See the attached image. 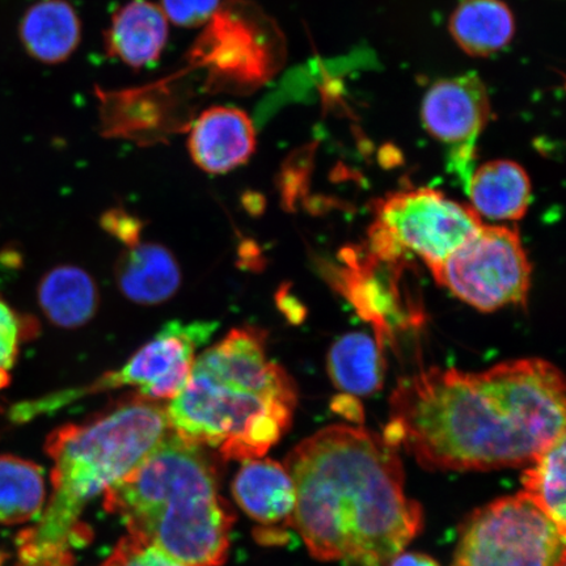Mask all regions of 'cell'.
<instances>
[{
  "label": "cell",
  "mask_w": 566,
  "mask_h": 566,
  "mask_svg": "<svg viewBox=\"0 0 566 566\" xmlns=\"http://www.w3.org/2000/svg\"><path fill=\"white\" fill-rule=\"evenodd\" d=\"M283 465L295 491L289 525L315 560L386 566L423 528L399 450L384 436L331 424L296 444Z\"/></svg>",
  "instance_id": "obj_1"
},
{
  "label": "cell",
  "mask_w": 566,
  "mask_h": 566,
  "mask_svg": "<svg viewBox=\"0 0 566 566\" xmlns=\"http://www.w3.org/2000/svg\"><path fill=\"white\" fill-rule=\"evenodd\" d=\"M565 433V415L505 367L421 370L389 399L385 440L423 470L520 469Z\"/></svg>",
  "instance_id": "obj_2"
},
{
  "label": "cell",
  "mask_w": 566,
  "mask_h": 566,
  "mask_svg": "<svg viewBox=\"0 0 566 566\" xmlns=\"http://www.w3.org/2000/svg\"><path fill=\"white\" fill-rule=\"evenodd\" d=\"M298 389L269 359L266 337L240 327L196 357L187 385L166 412L180 440L245 462L263 458L292 428Z\"/></svg>",
  "instance_id": "obj_3"
},
{
  "label": "cell",
  "mask_w": 566,
  "mask_h": 566,
  "mask_svg": "<svg viewBox=\"0 0 566 566\" xmlns=\"http://www.w3.org/2000/svg\"><path fill=\"white\" fill-rule=\"evenodd\" d=\"M171 431L166 406L137 394L94 419L55 429L45 444L54 462L52 499L39 526L21 535V562L73 565L74 549L88 536L81 516L90 502L130 475Z\"/></svg>",
  "instance_id": "obj_4"
},
{
  "label": "cell",
  "mask_w": 566,
  "mask_h": 566,
  "mask_svg": "<svg viewBox=\"0 0 566 566\" xmlns=\"http://www.w3.org/2000/svg\"><path fill=\"white\" fill-rule=\"evenodd\" d=\"M104 507L125 522L129 535L182 564L221 566L228 560L235 515L219 494L216 467L203 448L172 431L105 492Z\"/></svg>",
  "instance_id": "obj_5"
},
{
  "label": "cell",
  "mask_w": 566,
  "mask_h": 566,
  "mask_svg": "<svg viewBox=\"0 0 566 566\" xmlns=\"http://www.w3.org/2000/svg\"><path fill=\"white\" fill-rule=\"evenodd\" d=\"M565 534L521 492L476 509L450 566H565Z\"/></svg>",
  "instance_id": "obj_6"
},
{
  "label": "cell",
  "mask_w": 566,
  "mask_h": 566,
  "mask_svg": "<svg viewBox=\"0 0 566 566\" xmlns=\"http://www.w3.org/2000/svg\"><path fill=\"white\" fill-rule=\"evenodd\" d=\"M431 273L458 300L493 313L526 303L533 268L518 230L483 224Z\"/></svg>",
  "instance_id": "obj_7"
},
{
  "label": "cell",
  "mask_w": 566,
  "mask_h": 566,
  "mask_svg": "<svg viewBox=\"0 0 566 566\" xmlns=\"http://www.w3.org/2000/svg\"><path fill=\"white\" fill-rule=\"evenodd\" d=\"M217 328V322H168L150 342L133 354L122 369L105 373L82 388L55 394L35 407H27L24 412L61 408L84 396L122 387L138 388L137 395L147 400L171 401L187 385L196 352L209 344Z\"/></svg>",
  "instance_id": "obj_8"
},
{
  "label": "cell",
  "mask_w": 566,
  "mask_h": 566,
  "mask_svg": "<svg viewBox=\"0 0 566 566\" xmlns=\"http://www.w3.org/2000/svg\"><path fill=\"white\" fill-rule=\"evenodd\" d=\"M371 229L430 269L441 265L484 223L467 205L431 188L401 190L379 200Z\"/></svg>",
  "instance_id": "obj_9"
},
{
  "label": "cell",
  "mask_w": 566,
  "mask_h": 566,
  "mask_svg": "<svg viewBox=\"0 0 566 566\" xmlns=\"http://www.w3.org/2000/svg\"><path fill=\"white\" fill-rule=\"evenodd\" d=\"M490 117V95L476 74L434 83L421 105L424 129L431 137L457 148L473 147Z\"/></svg>",
  "instance_id": "obj_10"
},
{
  "label": "cell",
  "mask_w": 566,
  "mask_h": 566,
  "mask_svg": "<svg viewBox=\"0 0 566 566\" xmlns=\"http://www.w3.org/2000/svg\"><path fill=\"white\" fill-rule=\"evenodd\" d=\"M188 148L202 171L228 174L251 159L256 150V130L244 111L212 106L190 126Z\"/></svg>",
  "instance_id": "obj_11"
},
{
  "label": "cell",
  "mask_w": 566,
  "mask_h": 566,
  "mask_svg": "<svg viewBox=\"0 0 566 566\" xmlns=\"http://www.w3.org/2000/svg\"><path fill=\"white\" fill-rule=\"evenodd\" d=\"M233 499L260 525H289L295 505V491L286 467L272 459H251L232 483Z\"/></svg>",
  "instance_id": "obj_12"
},
{
  "label": "cell",
  "mask_w": 566,
  "mask_h": 566,
  "mask_svg": "<svg viewBox=\"0 0 566 566\" xmlns=\"http://www.w3.org/2000/svg\"><path fill=\"white\" fill-rule=\"evenodd\" d=\"M115 275L119 292L144 306L171 300L181 285L180 266L172 252L158 243L126 247L117 260Z\"/></svg>",
  "instance_id": "obj_13"
},
{
  "label": "cell",
  "mask_w": 566,
  "mask_h": 566,
  "mask_svg": "<svg viewBox=\"0 0 566 566\" xmlns=\"http://www.w3.org/2000/svg\"><path fill=\"white\" fill-rule=\"evenodd\" d=\"M168 40V19L159 6L132 0L112 18L105 34L106 52L134 69L153 65Z\"/></svg>",
  "instance_id": "obj_14"
},
{
  "label": "cell",
  "mask_w": 566,
  "mask_h": 566,
  "mask_svg": "<svg viewBox=\"0 0 566 566\" xmlns=\"http://www.w3.org/2000/svg\"><path fill=\"white\" fill-rule=\"evenodd\" d=\"M19 35L33 60L59 65L80 46L82 23L67 0H39L21 18Z\"/></svg>",
  "instance_id": "obj_15"
},
{
  "label": "cell",
  "mask_w": 566,
  "mask_h": 566,
  "mask_svg": "<svg viewBox=\"0 0 566 566\" xmlns=\"http://www.w3.org/2000/svg\"><path fill=\"white\" fill-rule=\"evenodd\" d=\"M472 209L491 221H520L531 201L525 168L512 160H492L471 174L465 187Z\"/></svg>",
  "instance_id": "obj_16"
},
{
  "label": "cell",
  "mask_w": 566,
  "mask_h": 566,
  "mask_svg": "<svg viewBox=\"0 0 566 566\" xmlns=\"http://www.w3.org/2000/svg\"><path fill=\"white\" fill-rule=\"evenodd\" d=\"M450 33L472 56H490L511 44L515 19L502 0H462L450 18Z\"/></svg>",
  "instance_id": "obj_17"
},
{
  "label": "cell",
  "mask_w": 566,
  "mask_h": 566,
  "mask_svg": "<svg viewBox=\"0 0 566 566\" xmlns=\"http://www.w3.org/2000/svg\"><path fill=\"white\" fill-rule=\"evenodd\" d=\"M42 313L56 327H83L98 307L96 283L82 268L60 265L48 272L39 285Z\"/></svg>",
  "instance_id": "obj_18"
},
{
  "label": "cell",
  "mask_w": 566,
  "mask_h": 566,
  "mask_svg": "<svg viewBox=\"0 0 566 566\" xmlns=\"http://www.w3.org/2000/svg\"><path fill=\"white\" fill-rule=\"evenodd\" d=\"M381 349L377 339L360 332L339 337L327 357L332 384L354 398L380 391L386 371Z\"/></svg>",
  "instance_id": "obj_19"
},
{
  "label": "cell",
  "mask_w": 566,
  "mask_h": 566,
  "mask_svg": "<svg viewBox=\"0 0 566 566\" xmlns=\"http://www.w3.org/2000/svg\"><path fill=\"white\" fill-rule=\"evenodd\" d=\"M44 473L30 460L0 455V525H21L44 511Z\"/></svg>",
  "instance_id": "obj_20"
},
{
  "label": "cell",
  "mask_w": 566,
  "mask_h": 566,
  "mask_svg": "<svg viewBox=\"0 0 566 566\" xmlns=\"http://www.w3.org/2000/svg\"><path fill=\"white\" fill-rule=\"evenodd\" d=\"M565 442L564 433L525 467L521 493L566 535Z\"/></svg>",
  "instance_id": "obj_21"
},
{
  "label": "cell",
  "mask_w": 566,
  "mask_h": 566,
  "mask_svg": "<svg viewBox=\"0 0 566 566\" xmlns=\"http://www.w3.org/2000/svg\"><path fill=\"white\" fill-rule=\"evenodd\" d=\"M102 566H188L154 544L127 535Z\"/></svg>",
  "instance_id": "obj_22"
},
{
  "label": "cell",
  "mask_w": 566,
  "mask_h": 566,
  "mask_svg": "<svg viewBox=\"0 0 566 566\" xmlns=\"http://www.w3.org/2000/svg\"><path fill=\"white\" fill-rule=\"evenodd\" d=\"M27 327L15 311L0 300V388L10 384V370L17 363Z\"/></svg>",
  "instance_id": "obj_23"
},
{
  "label": "cell",
  "mask_w": 566,
  "mask_h": 566,
  "mask_svg": "<svg viewBox=\"0 0 566 566\" xmlns=\"http://www.w3.org/2000/svg\"><path fill=\"white\" fill-rule=\"evenodd\" d=\"M219 6L221 0H161L160 9L176 25L196 28L214 18Z\"/></svg>",
  "instance_id": "obj_24"
},
{
  "label": "cell",
  "mask_w": 566,
  "mask_h": 566,
  "mask_svg": "<svg viewBox=\"0 0 566 566\" xmlns=\"http://www.w3.org/2000/svg\"><path fill=\"white\" fill-rule=\"evenodd\" d=\"M102 224L106 232L115 237L126 247L140 242L142 222L136 217L124 210L106 211L102 218Z\"/></svg>",
  "instance_id": "obj_25"
},
{
  "label": "cell",
  "mask_w": 566,
  "mask_h": 566,
  "mask_svg": "<svg viewBox=\"0 0 566 566\" xmlns=\"http://www.w3.org/2000/svg\"><path fill=\"white\" fill-rule=\"evenodd\" d=\"M332 408H334L336 413L343 415L350 421L363 422L364 420L363 406L359 405V401L354 398V396L345 394L339 396V398L334 401Z\"/></svg>",
  "instance_id": "obj_26"
},
{
  "label": "cell",
  "mask_w": 566,
  "mask_h": 566,
  "mask_svg": "<svg viewBox=\"0 0 566 566\" xmlns=\"http://www.w3.org/2000/svg\"><path fill=\"white\" fill-rule=\"evenodd\" d=\"M387 566H441L433 557H430L420 552H400L396 555Z\"/></svg>",
  "instance_id": "obj_27"
},
{
  "label": "cell",
  "mask_w": 566,
  "mask_h": 566,
  "mask_svg": "<svg viewBox=\"0 0 566 566\" xmlns=\"http://www.w3.org/2000/svg\"><path fill=\"white\" fill-rule=\"evenodd\" d=\"M3 558H4V556H2V554H0V565H2Z\"/></svg>",
  "instance_id": "obj_28"
}]
</instances>
